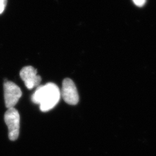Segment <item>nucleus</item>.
I'll list each match as a JSON object with an SVG mask.
<instances>
[{
  "instance_id": "f257e3e1",
  "label": "nucleus",
  "mask_w": 156,
  "mask_h": 156,
  "mask_svg": "<svg viewBox=\"0 0 156 156\" xmlns=\"http://www.w3.org/2000/svg\"><path fill=\"white\" fill-rule=\"evenodd\" d=\"M60 97V90L56 84L48 83L37 87L31 97V100L34 104H39L40 110L45 112L56 106Z\"/></svg>"
},
{
  "instance_id": "f03ea898",
  "label": "nucleus",
  "mask_w": 156,
  "mask_h": 156,
  "mask_svg": "<svg viewBox=\"0 0 156 156\" xmlns=\"http://www.w3.org/2000/svg\"><path fill=\"white\" fill-rule=\"evenodd\" d=\"M4 120L8 128V136L11 140L17 139L20 129V115L15 108H9L4 115Z\"/></svg>"
},
{
  "instance_id": "7ed1b4c3",
  "label": "nucleus",
  "mask_w": 156,
  "mask_h": 156,
  "mask_svg": "<svg viewBox=\"0 0 156 156\" xmlns=\"http://www.w3.org/2000/svg\"><path fill=\"white\" fill-rule=\"evenodd\" d=\"M4 91L6 107L8 109L14 108L22 97L21 89L13 82L5 80L4 83Z\"/></svg>"
},
{
  "instance_id": "20e7f679",
  "label": "nucleus",
  "mask_w": 156,
  "mask_h": 156,
  "mask_svg": "<svg viewBox=\"0 0 156 156\" xmlns=\"http://www.w3.org/2000/svg\"><path fill=\"white\" fill-rule=\"evenodd\" d=\"M61 95L68 104L75 105L79 101L78 90L75 83L69 78L64 79L62 84Z\"/></svg>"
},
{
  "instance_id": "39448f33",
  "label": "nucleus",
  "mask_w": 156,
  "mask_h": 156,
  "mask_svg": "<svg viewBox=\"0 0 156 156\" xmlns=\"http://www.w3.org/2000/svg\"><path fill=\"white\" fill-rule=\"evenodd\" d=\"M20 78L29 90L39 86L41 82V77L37 75V70L32 66L23 67L20 72Z\"/></svg>"
},
{
  "instance_id": "423d86ee",
  "label": "nucleus",
  "mask_w": 156,
  "mask_h": 156,
  "mask_svg": "<svg viewBox=\"0 0 156 156\" xmlns=\"http://www.w3.org/2000/svg\"><path fill=\"white\" fill-rule=\"evenodd\" d=\"M7 0H0V14L4 11L6 5Z\"/></svg>"
},
{
  "instance_id": "0eeeda50",
  "label": "nucleus",
  "mask_w": 156,
  "mask_h": 156,
  "mask_svg": "<svg viewBox=\"0 0 156 156\" xmlns=\"http://www.w3.org/2000/svg\"><path fill=\"white\" fill-rule=\"evenodd\" d=\"M134 4L138 6H142L145 4L146 0H133Z\"/></svg>"
}]
</instances>
